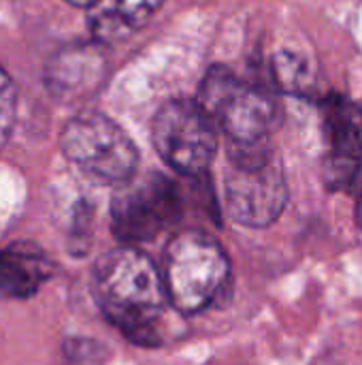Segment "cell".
Returning a JSON list of instances; mask_svg holds the SVG:
<instances>
[{
	"instance_id": "obj_10",
	"label": "cell",
	"mask_w": 362,
	"mask_h": 365,
	"mask_svg": "<svg viewBox=\"0 0 362 365\" xmlns=\"http://www.w3.org/2000/svg\"><path fill=\"white\" fill-rule=\"evenodd\" d=\"M53 263L34 244L17 242L0 250V297L28 299L51 278Z\"/></svg>"
},
{
	"instance_id": "obj_14",
	"label": "cell",
	"mask_w": 362,
	"mask_h": 365,
	"mask_svg": "<svg viewBox=\"0 0 362 365\" xmlns=\"http://www.w3.org/2000/svg\"><path fill=\"white\" fill-rule=\"evenodd\" d=\"M70 4H75V6H85V9H90V6H94L98 0H68Z\"/></svg>"
},
{
	"instance_id": "obj_4",
	"label": "cell",
	"mask_w": 362,
	"mask_h": 365,
	"mask_svg": "<svg viewBox=\"0 0 362 365\" xmlns=\"http://www.w3.org/2000/svg\"><path fill=\"white\" fill-rule=\"evenodd\" d=\"M198 103L230 145L267 143L280 122L275 98L262 88L241 81L226 66L209 68L198 90Z\"/></svg>"
},
{
	"instance_id": "obj_7",
	"label": "cell",
	"mask_w": 362,
	"mask_h": 365,
	"mask_svg": "<svg viewBox=\"0 0 362 365\" xmlns=\"http://www.w3.org/2000/svg\"><path fill=\"white\" fill-rule=\"evenodd\" d=\"M151 143L181 175H201L215 158L218 126L198 101H171L151 122Z\"/></svg>"
},
{
	"instance_id": "obj_6",
	"label": "cell",
	"mask_w": 362,
	"mask_h": 365,
	"mask_svg": "<svg viewBox=\"0 0 362 365\" xmlns=\"http://www.w3.org/2000/svg\"><path fill=\"white\" fill-rule=\"evenodd\" d=\"M181 216L183 197L179 186L156 171L128 180L111 201V231L124 246L156 240L173 229Z\"/></svg>"
},
{
	"instance_id": "obj_12",
	"label": "cell",
	"mask_w": 362,
	"mask_h": 365,
	"mask_svg": "<svg viewBox=\"0 0 362 365\" xmlns=\"http://www.w3.org/2000/svg\"><path fill=\"white\" fill-rule=\"evenodd\" d=\"M64 357L68 365H105L107 349L87 338H73L64 346Z\"/></svg>"
},
{
	"instance_id": "obj_5",
	"label": "cell",
	"mask_w": 362,
	"mask_h": 365,
	"mask_svg": "<svg viewBox=\"0 0 362 365\" xmlns=\"http://www.w3.org/2000/svg\"><path fill=\"white\" fill-rule=\"evenodd\" d=\"M60 148L79 171L102 184H126L139 165L126 130L98 111L75 115L60 135Z\"/></svg>"
},
{
	"instance_id": "obj_2",
	"label": "cell",
	"mask_w": 362,
	"mask_h": 365,
	"mask_svg": "<svg viewBox=\"0 0 362 365\" xmlns=\"http://www.w3.org/2000/svg\"><path fill=\"white\" fill-rule=\"evenodd\" d=\"M288 203L286 173L267 143L230 145L224 175V205L228 216L250 229L273 225Z\"/></svg>"
},
{
	"instance_id": "obj_9",
	"label": "cell",
	"mask_w": 362,
	"mask_h": 365,
	"mask_svg": "<svg viewBox=\"0 0 362 365\" xmlns=\"http://www.w3.org/2000/svg\"><path fill=\"white\" fill-rule=\"evenodd\" d=\"M107 60L96 45H75L55 56L47 68V86L62 101L92 94L105 77Z\"/></svg>"
},
{
	"instance_id": "obj_13",
	"label": "cell",
	"mask_w": 362,
	"mask_h": 365,
	"mask_svg": "<svg viewBox=\"0 0 362 365\" xmlns=\"http://www.w3.org/2000/svg\"><path fill=\"white\" fill-rule=\"evenodd\" d=\"M17 109V92L11 77L0 68V148L6 143Z\"/></svg>"
},
{
	"instance_id": "obj_11",
	"label": "cell",
	"mask_w": 362,
	"mask_h": 365,
	"mask_svg": "<svg viewBox=\"0 0 362 365\" xmlns=\"http://www.w3.org/2000/svg\"><path fill=\"white\" fill-rule=\"evenodd\" d=\"M162 2L164 0H98L90 6L87 26L96 41L115 43L143 28Z\"/></svg>"
},
{
	"instance_id": "obj_1",
	"label": "cell",
	"mask_w": 362,
	"mask_h": 365,
	"mask_svg": "<svg viewBox=\"0 0 362 365\" xmlns=\"http://www.w3.org/2000/svg\"><path fill=\"white\" fill-rule=\"evenodd\" d=\"M92 291L105 319L139 346L162 344L160 323L171 304L162 272L132 246L105 252L92 274Z\"/></svg>"
},
{
	"instance_id": "obj_3",
	"label": "cell",
	"mask_w": 362,
	"mask_h": 365,
	"mask_svg": "<svg viewBox=\"0 0 362 365\" xmlns=\"http://www.w3.org/2000/svg\"><path fill=\"white\" fill-rule=\"evenodd\" d=\"M162 278L171 304L183 314H196L220 299L228 287L230 261L209 233L183 231L166 246Z\"/></svg>"
},
{
	"instance_id": "obj_15",
	"label": "cell",
	"mask_w": 362,
	"mask_h": 365,
	"mask_svg": "<svg viewBox=\"0 0 362 365\" xmlns=\"http://www.w3.org/2000/svg\"><path fill=\"white\" fill-rule=\"evenodd\" d=\"M358 222L362 227V192H361V201H358Z\"/></svg>"
},
{
	"instance_id": "obj_8",
	"label": "cell",
	"mask_w": 362,
	"mask_h": 365,
	"mask_svg": "<svg viewBox=\"0 0 362 365\" xmlns=\"http://www.w3.org/2000/svg\"><path fill=\"white\" fill-rule=\"evenodd\" d=\"M326 154L324 184L329 190H350L362 167L361 111L341 96H329L322 103Z\"/></svg>"
}]
</instances>
